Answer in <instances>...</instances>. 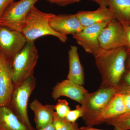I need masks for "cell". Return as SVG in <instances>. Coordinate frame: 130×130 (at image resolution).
<instances>
[{"label": "cell", "mask_w": 130, "mask_h": 130, "mask_svg": "<svg viewBox=\"0 0 130 130\" xmlns=\"http://www.w3.org/2000/svg\"><path fill=\"white\" fill-rule=\"evenodd\" d=\"M54 13L42 12L35 6L32 8L25 21L22 32L27 41H35L39 38L47 35L53 36L65 43L67 36L59 34L51 27L50 21Z\"/></svg>", "instance_id": "2"}, {"label": "cell", "mask_w": 130, "mask_h": 130, "mask_svg": "<svg viewBox=\"0 0 130 130\" xmlns=\"http://www.w3.org/2000/svg\"><path fill=\"white\" fill-rule=\"evenodd\" d=\"M37 130H55L53 123L50 124L46 126L44 128Z\"/></svg>", "instance_id": "32"}, {"label": "cell", "mask_w": 130, "mask_h": 130, "mask_svg": "<svg viewBox=\"0 0 130 130\" xmlns=\"http://www.w3.org/2000/svg\"><path fill=\"white\" fill-rule=\"evenodd\" d=\"M50 24L56 32L67 37L78 33L84 28L75 14H54L50 20Z\"/></svg>", "instance_id": "13"}, {"label": "cell", "mask_w": 130, "mask_h": 130, "mask_svg": "<svg viewBox=\"0 0 130 130\" xmlns=\"http://www.w3.org/2000/svg\"><path fill=\"white\" fill-rule=\"evenodd\" d=\"M89 93L83 86L67 79L55 85L53 88L51 96L55 100L61 96H66L82 105Z\"/></svg>", "instance_id": "12"}, {"label": "cell", "mask_w": 130, "mask_h": 130, "mask_svg": "<svg viewBox=\"0 0 130 130\" xmlns=\"http://www.w3.org/2000/svg\"><path fill=\"white\" fill-rule=\"evenodd\" d=\"M68 54L69 71L67 79L83 86L85 84L84 72L79 60L77 47L71 46Z\"/></svg>", "instance_id": "16"}, {"label": "cell", "mask_w": 130, "mask_h": 130, "mask_svg": "<svg viewBox=\"0 0 130 130\" xmlns=\"http://www.w3.org/2000/svg\"><path fill=\"white\" fill-rule=\"evenodd\" d=\"M16 0H0V18L5 11Z\"/></svg>", "instance_id": "25"}, {"label": "cell", "mask_w": 130, "mask_h": 130, "mask_svg": "<svg viewBox=\"0 0 130 130\" xmlns=\"http://www.w3.org/2000/svg\"><path fill=\"white\" fill-rule=\"evenodd\" d=\"M100 6H105L108 7V3L107 0H91Z\"/></svg>", "instance_id": "29"}, {"label": "cell", "mask_w": 130, "mask_h": 130, "mask_svg": "<svg viewBox=\"0 0 130 130\" xmlns=\"http://www.w3.org/2000/svg\"><path fill=\"white\" fill-rule=\"evenodd\" d=\"M124 29L126 38V47L128 48H130V26L123 25Z\"/></svg>", "instance_id": "27"}, {"label": "cell", "mask_w": 130, "mask_h": 130, "mask_svg": "<svg viewBox=\"0 0 130 130\" xmlns=\"http://www.w3.org/2000/svg\"><path fill=\"white\" fill-rule=\"evenodd\" d=\"M117 92H130V69H126L118 86Z\"/></svg>", "instance_id": "20"}, {"label": "cell", "mask_w": 130, "mask_h": 130, "mask_svg": "<svg viewBox=\"0 0 130 130\" xmlns=\"http://www.w3.org/2000/svg\"><path fill=\"white\" fill-rule=\"evenodd\" d=\"M84 114L83 108L82 106L77 105L76 108L69 112L66 118L70 122L72 123L76 122V121L81 117H83Z\"/></svg>", "instance_id": "23"}, {"label": "cell", "mask_w": 130, "mask_h": 130, "mask_svg": "<svg viewBox=\"0 0 130 130\" xmlns=\"http://www.w3.org/2000/svg\"><path fill=\"white\" fill-rule=\"evenodd\" d=\"M128 48H101L93 55L102 78L101 85L117 87L126 70Z\"/></svg>", "instance_id": "1"}, {"label": "cell", "mask_w": 130, "mask_h": 130, "mask_svg": "<svg viewBox=\"0 0 130 130\" xmlns=\"http://www.w3.org/2000/svg\"><path fill=\"white\" fill-rule=\"evenodd\" d=\"M71 123L66 118H61L54 112L53 124L55 130H68Z\"/></svg>", "instance_id": "22"}, {"label": "cell", "mask_w": 130, "mask_h": 130, "mask_svg": "<svg viewBox=\"0 0 130 130\" xmlns=\"http://www.w3.org/2000/svg\"><path fill=\"white\" fill-rule=\"evenodd\" d=\"M117 93L116 87L101 85L95 92L89 93L84 102L81 105L84 109L82 118L85 124L102 110Z\"/></svg>", "instance_id": "5"}, {"label": "cell", "mask_w": 130, "mask_h": 130, "mask_svg": "<svg viewBox=\"0 0 130 130\" xmlns=\"http://www.w3.org/2000/svg\"><path fill=\"white\" fill-rule=\"evenodd\" d=\"M105 124L113 126L114 130H130V112L114 117L107 121Z\"/></svg>", "instance_id": "19"}, {"label": "cell", "mask_w": 130, "mask_h": 130, "mask_svg": "<svg viewBox=\"0 0 130 130\" xmlns=\"http://www.w3.org/2000/svg\"><path fill=\"white\" fill-rule=\"evenodd\" d=\"M38 57L35 41H28L23 48L13 59L11 64L14 89L33 76Z\"/></svg>", "instance_id": "3"}, {"label": "cell", "mask_w": 130, "mask_h": 130, "mask_svg": "<svg viewBox=\"0 0 130 130\" xmlns=\"http://www.w3.org/2000/svg\"><path fill=\"white\" fill-rule=\"evenodd\" d=\"M55 112L60 117L66 118L68 114L71 111L69 103L66 100H58V102L54 105Z\"/></svg>", "instance_id": "21"}, {"label": "cell", "mask_w": 130, "mask_h": 130, "mask_svg": "<svg viewBox=\"0 0 130 130\" xmlns=\"http://www.w3.org/2000/svg\"><path fill=\"white\" fill-rule=\"evenodd\" d=\"M39 0H20L14 2L0 18V26L22 32L25 19Z\"/></svg>", "instance_id": "6"}, {"label": "cell", "mask_w": 130, "mask_h": 130, "mask_svg": "<svg viewBox=\"0 0 130 130\" xmlns=\"http://www.w3.org/2000/svg\"><path fill=\"white\" fill-rule=\"evenodd\" d=\"M29 107L34 112V121L37 130L53 123L54 105H43L37 99H35L30 104Z\"/></svg>", "instance_id": "15"}, {"label": "cell", "mask_w": 130, "mask_h": 130, "mask_svg": "<svg viewBox=\"0 0 130 130\" xmlns=\"http://www.w3.org/2000/svg\"><path fill=\"white\" fill-rule=\"evenodd\" d=\"M126 68L130 69V48H128L127 56L125 63Z\"/></svg>", "instance_id": "28"}, {"label": "cell", "mask_w": 130, "mask_h": 130, "mask_svg": "<svg viewBox=\"0 0 130 130\" xmlns=\"http://www.w3.org/2000/svg\"><path fill=\"white\" fill-rule=\"evenodd\" d=\"M68 130H79V127L76 122L71 123Z\"/></svg>", "instance_id": "30"}, {"label": "cell", "mask_w": 130, "mask_h": 130, "mask_svg": "<svg viewBox=\"0 0 130 130\" xmlns=\"http://www.w3.org/2000/svg\"><path fill=\"white\" fill-rule=\"evenodd\" d=\"M27 42L22 32L0 26V51L11 62Z\"/></svg>", "instance_id": "7"}, {"label": "cell", "mask_w": 130, "mask_h": 130, "mask_svg": "<svg viewBox=\"0 0 130 130\" xmlns=\"http://www.w3.org/2000/svg\"><path fill=\"white\" fill-rule=\"evenodd\" d=\"M107 23L95 24L84 27L81 31L73 35V37L86 52L93 55L101 48L99 37Z\"/></svg>", "instance_id": "10"}, {"label": "cell", "mask_w": 130, "mask_h": 130, "mask_svg": "<svg viewBox=\"0 0 130 130\" xmlns=\"http://www.w3.org/2000/svg\"><path fill=\"white\" fill-rule=\"evenodd\" d=\"M123 95L126 110V112H130V92L121 93Z\"/></svg>", "instance_id": "26"}, {"label": "cell", "mask_w": 130, "mask_h": 130, "mask_svg": "<svg viewBox=\"0 0 130 130\" xmlns=\"http://www.w3.org/2000/svg\"><path fill=\"white\" fill-rule=\"evenodd\" d=\"M36 85V79L31 76L21 83L14 91L9 107L29 130H35L28 116L27 107L30 96Z\"/></svg>", "instance_id": "4"}, {"label": "cell", "mask_w": 130, "mask_h": 130, "mask_svg": "<svg viewBox=\"0 0 130 130\" xmlns=\"http://www.w3.org/2000/svg\"><path fill=\"white\" fill-rule=\"evenodd\" d=\"M79 130H107L105 129H97L93 128L92 126H82V127H79Z\"/></svg>", "instance_id": "31"}, {"label": "cell", "mask_w": 130, "mask_h": 130, "mask_svg": "<svg viewBox=\"0 0 130 130\" xmlns=\"http://www.w3.org/2000/svg\"><path fill=\"white\" fill-rule=\"evenodd\" d=\"M126 112L123 94L117 92L102 110L85 124L86 126L92 127L100 125L105 124L109 119Z\"/></svg>", "instance_id": "11"}, {"label": "cell", "mask_w": 130, "mask_h": 130, "mask_svg": "<svg viewBox=\"0 0 130 130\" xmlns=\"http://www.w3.org/2000/svg\"><path fill=\"white\" fill-rule=\"evenodd\" d=\"M14 90L11 62L0 51V107H9Z\"/></svg>", "instance_id": "9"}, {"label": "cell", "mask_w": 130, "mask_h": 130, "mask_svg": "<svg viewBox=\"0 0 130 130\" xmlns=\"http://www.w3.org/2000/svg\"><path fill=\"white\" fill-rule=\"evenodd\" d=\"M108 7L123 25L130 26V0H107Z\"/></svg>", "instance_id": "18"}, {"label": "cell", "mask_w": 130, "mask_h": 130, "mask_svg": "<svg viewBox=\"0 0 130 130\" xmlns=\"http://www.w3.org/2000/svg\"><path fill=\"white\" fill-rule=\"evenodd\" d=\"M0 130H29L8 107H0Z\"/></svg>", "instance_id": "17"}, {"label": "cell", "mask_w": 130, "mask_h": 130, "mask_svg": "<svg viewBox=\"0 0 130 130\" xmlns=\"http://www.w3.org/2000/svg\"><path fill=\"white\" fill-rule=\"evenodd\" d=\"M99 42L101 48L112 49L126 47V38L123 25L116 19L112 20L100 33Z\"/></svg>", "instance_id": "8"}, {"label": "cell", "mask_w": 130, "mask_h": 130, "mask_svg": "<svg viewBox=\"0 0 130 130\" xmlns=\"http://www.w3.org/2000/svg\"><path fill=\"white\" fill-rule=\"evenodd\" d=\"M75 14L84 28L95 24L108 23L115 19L111 11L105 6H100L94 11H80Z\"/></svg>", "instance_id": "14"}, {"label": "cell", "mask_w": 130, "mask_h": 130, "mask_svg": "<svg viewBox=\"0 0 130 130\" xmlns=\"http://www.w3.org/2000/svg\"><path fill=\"white\" fill-rule=\"evenodd\" d=\"M52 4H56L61 6H65L67 5L79 2L82 0H46Z\"/></svg>", "instance_id": "24"}]
</instances>
